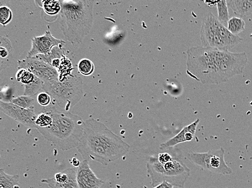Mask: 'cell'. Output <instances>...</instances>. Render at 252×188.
Listing matches in <instances>:
<instances>
[{"label": "cell", "mask_w": 252, "mask_h": 188, "mask_svg": "<svg viewBox=\"0 0 252 188\" xmlns=\"http://www.w3.org/2000/svg\"><path fill=\"white\" fill-rule=\"evenodd\" d=\"M187 74L205 85H218L244 72L248 62L245 52L192 46L187 52Z\"/></svg>", "instance_id": "6da1fadb"}, {"label": "cell", "mask_w": 252, "mask_h": 188, "mask_svg": "<svg viewBox=\"0 0 252 188\" xmlns=\"http://www.w3.org/2000/svg\"><path fill=\"white\" fill-rule=\"evenodd\" d=\"M130 145L94 118L85 122L82 137L77 147L83 160L93 161L107 166L128 153Z\"/></svg>", "instance_id": "7a4b0ae2"}, {"label": "cell", "mask_w": 252, "mask_h": 188, "mask_svg": "<svg viewBox=\"0 0 252 188\" xmlns=\"http://www.w3.org/2000/svg\"><path fill=\"white\" fill-rule=\"evenodd\" d=\"M41 111L49 113L53 119L50 127L36 129L44 138L62 151L77 148L85 127L83 119L76 114L58 110L52 106L43 107Z\"/></svg>", "instance_id": "3957f363"}, {"label": "cell", "mask_w": 252, "mask_h": 188, "mask_svg": "<svg viewBox=\"0 0 252 188\" xmlns=\"http://www.w3.org/2000/svg\"><path fill=\"white\" fill-rule=\"evenodd\" d=\"M60 28L65 39L73 45L82 43L91 32L93 24V8L91 0L60 1Z\"/></svg>", "instance_id": "277c9868"}, {"label": "cell", "mask_w": 252, "mask_h": 188, "mask_svg": "<svg viewBox=\"0 0 252 188\" xmlns=\"http://www.w3.org/2000/svg\"><path fill=\"white\" fill-rule=\"evenodd\" d=\"M146 170L153 187L166 181L176 188H184L191 173L186 164L174 155L164 163L160 162L157 156H151L146 163Z\"/></svg>", "instance_id": "5b68a950"}, {"label": "cell", "mask_w": 252, "mask_h": 188, "mask_svg": "<svg viewBox=\"0 0 252 188\" xmlns=\"http://www.w3.org/2000/svg\"><path fill=\"white\" fill-rule=\"evenodd\" d=\"M200 38L205 48L223 51L233 49L243 40L239 35L231 33L211 12L208 13L203 19Z\"/></svg>", "instance_id": "8992f818"}, {"label": "cell", "mask_w": 252, "mask_h": 188, "mask_svg": "<svg viewBox=\"0 0 252 188\" xmlns=\"http://www.w3.org/2000/svg\"><path fill=\"white\" fill-rule=\"evenodd\" d=\"M43 90L50 95L58 106L67 112L83 98V81L81 77L73 75L63 81L45 83Z\"/></svg>", "instance_id": "52a82bcc"}, {"label": "cell", "mask_w": 252, "mask_h": 188, "mask_svg": "<svg viewBox=\"0 0 252 188\" xmlns=\"http://www.w3.org/2000/svg\"><path fill=\"white\" fill-rule=\"evenodd\" d=\"M224 155V150L220 148L206 153H188L187 159L204 170L215 174L229 175L232 174V169L225 163Z\"/></svg>", "instance_id": "ba28073f"}, {"label": "cell", "mask_w": 252, "mask_h": 188, "mask_svg": "<svg viewBox=\"0 0 252 188\" xmlns=\"http://www.w3.org/2000/svg\"><path fill=\"white\" fill-rule=\"evenodd\" d=\"M18 69L28 70L45 83L59 81V73L46 62L35 57H28L18 61Z\"/></svg>", "instance_id": "9c48e42d"}, {"label": "cell", "mask_w": 252, "mask_h": 188, "mask_svg": "<svg viewBox=\"0 0 252 188\" xmlns=\"http://www.w3.org/2000/svg\"><path fill=\"white\" fill-rule=\"evenodd\" d=\"M0 109L10 118L16 122L22 124L25 127L31 129H36L35 121L38 114L35 113L34 109H26L12 103L0 102Z\"/></svg>", "instance_id": "30bf717a"}, {"label": "cell", "mask_w": 252, "mask_h": 188, "mask_svg": "<svg viewBox=\"0 0 252 188\" xmlns=\"http://www.w3.org/2000/svg\"><path fill=\"white\" fill-rule=\"evenodd\" d=\"M65 44L64 40L55 38L50 30H47L43 35L35 36L32 39L31 49L27 57H33L39 54L49 55L55 47L62 48Z\"/></svg>", "instance_id": "8fae6325"}, {"label": "cell", "mask_w": 252, "mask_h": 188, "mask_svg": "<svg viewBox=\"0 0 252 188\" xmlns=\"http://www.w3.org/2000/svg\"><path fill=\"white\" fill-rule=\"evenodd\" d=\"M76 180L80 188H101L104 183L98 178L86 160H83L77 169Z\"/></svg>", "instance_id": "7c38bea8"}, {"label": "cell", "mask_w": 252, "mask_h": 188, "mask_svg": "<svg viewBox=\"0 0 252 188\" xmlns=\"http://www.w3.org/2000/svg\"><path fill=\"white\" fill-rule=\"evenodd\" d=\"M199 122H200V119H197L195 122L184 128L175 136L160 144L159 149L170 150L180 143L190 142L195 137Z\"/></svg>", "instance_id": "4fadbf2b"}, {"label": "cell", "mask_w": 252, "mask_h": 188, "mask_svg": "<svg viewBox=\"0 0 252 188\" xmlns=\"http://www.w3.org/2000/svg\"><path fill=\"white\" fill-rule=\"evenodd\" d=\"M226 2L234 14L240 18L248 17L252 14V0H228Z\"/></svg>", "instance_id": "5bb4252c"}, {"label": "cell", "mask_w": 252, "mask_h": 188, "mask_svg": "<svg viewBox=\"0 0 252 188\" xmlns=\"http://www.w3.org/2000/svg\"><path fill=\"white\" fill-rule=\"evenodd\" d=\"M20 176L8 175L4 169L0 170V188H20Z\"/></svg>", "instance_id": "9a60e30c"}, {"label": "cell", "mask_w": 252, "mask_h": 188, "mask_svg": "<svg viewBox=\"0 0 252 188\" xmlns=\"http://www.w3.org/2000/svg\"><path fill=\"white\" fill-rule=\"evenodd\" d=\"M41 182L50 188H80L77 185L76 175L73 176L69 181L62 183L57 182L54 178L43 179Z\"/></svg>", "instance_id": "2e32d148"}, {"label": "cell", "mask_w": 252, "mask_h": 188, "mask_svg": "<svg viewBox=\"0 0 252 188\" xmlns=\"http://www.w3.org/2000/svg\"><path fill=\"white\" fill-rule=\"evenodd\" d=\"M45 82L35 76L34 81L24 86V96L32 97L43 89Z\"/></svg>", "instance_id": "e0dca14e"}, {"label": "cell", "mask_w": 252, "mask_h": 188, "mask_svg": "<svg viewBox=\"0 0 252 188\" xmlns=\"http://www.w3.org/2000/svg\"><path fill=\"white\" fill-rule=\"evenodd\" d=\"M227 29L231 33L238 35L245 29V21L242 18L232 17L228 21Z\"/></svg>", "instance_id": "ac0fdd59"}, {"label": "cell", "mask_w": 252, "mask_h": 188, "mask_svg": "<svg viewBox=\"0 0 252 188\" xmlns=\"http://www.w3.org/2000/svg\"><path fill=\"white\" fill-rule=\"evenodd\" d=\"M218 17V19L220 24L224 26L227 25L229 20L228 7L226 1H220L217 4Z\"/></svg>", "instance_id": "d6986e66"}, {"label": "cell", "mask_w": 252, "mask_h": 188, "mask_svg": "<svg viewBox=\"0 0 252 188\" xmlns=\"http://www.w3.org/2000/svg\"><path fill=\"white\" fill-rule=\"evenodd\" d=\"M78 70L81 75L85 76H91L94 70V65L93 61L88 59H83L79 61Z\"/></svg>", "instance_id": "ffe728a7"}, {"label": "cell", "mask_w": 252, "mask_h": 188, "mask_svg": "<svg viewBox=\"0 0 252 188\" xmlns=\"http://www.w3.org/2000/svg\"><path fill=\"white\" fill-rule=\"evenodd\" d=\"M34 100L32 97L22 96L13 98L10 103L26 109H34Z\"/></svg>", "instance_id": "44dd1931"}, {"label": "cell", "mask_w": 252, "mask_h": 188, "mask_svg": "<svg viewBox=\"0 0 252 188\" xmlns=\"http://www.w3.org/2000/svg\"><path fill=\"white\" fill-rule=\"evenodd\" d=\"M52 122L53 119L49 113L41 111L36 119V129L49 127L52 125Z\"/></svg>", "instance_id": "7402d4cb"}, {"label": "cell", "mask_w": 252, "mask_h": 188, "mask_svg": "<svg viewBox=\"0 0 252 188\" xmlns=\"http://www.w3.org/2000/svg\"><path fill=\"white\" fill-rule=\"evenodd\" d=\"M43 8L46 14L55 15L60 13L62 7L60 1H45L43 2Z\"/></svg>", "instance_id": "603a6c76"}, {"label": "cell", "mask_w": 252, "mask_h": 188, "mask_svg": "<svg viewBox=\"0 0 252 188\" xmlns=\"http://www.w3.org/2000/svg\"><path fill=\"white\" fill-rule=\"evenodd\" d=\"M35 76L31 72L25 69L19 70L16 75V78L18 81L24 85L29 84L34 81Z\"/></svg>", "instance_id": "cb8c5ba5"}, {"label": "cell", "mask_w": 252, "mask_h": 188, "mask_svg": "<svg viewBox=\"0 0 252 188\" xmlns=\"http://www.w3.org/2000/svg\"><path fill=\"white\" fill-rule=\"evenodd\" d=\"M13 18V13L9 7L1 6L0 7V23L3 26L8 25Z\"/></svg>", "instance_id": "d4e9b609"}, {"label": "cell", "mask_w": 252, "mask_h": 188, "mask_svg": "<svg viewBox=\"0 0 252 188\" xmlns=\"http://www.w3.org/2000/svg\"><path fill=\"white\" fill-rule=\"evenodd\" d=\"M12 50V46L10 41L6 38H1V48H0V56L1 59L7 58Z\"/></svg>", "instance_id": "484cf974"}, {"label": "cell", "mask_w": 252, "mask_h": 188, "mask_svg": "<svg viewBox=\"0 0 252 188\" xmlns=\"http://www.w3.org/2000/svg\"><path fill=\"white\" fill-rule=\"evenodd\" d=\"M51 97L48 93L44 92L39 94L37 96V101L40 106L47 107L50 106Z\"/></svg>", "instance_id": "4316f807"}, {"label": "cell", "mask_w": 252, "mask_h": 188, "mask_svg": "<svg viewBox=\"0 0 252 188\" xmlns=\"http://www.w3.org/2000/svg\"><path fill=\"white\" fill-rule=\"evenodd\" d=\"M153 188H174V186L170 184L169 182L164 181L159 185L153 187Z\"/></svg>", "instance_id": "83f0119b"}, {"label": "cell", "mask_w": 252, "mask_h": 188, "mask_svg": "<svg viewBox=\"0 0 252 188\" xmlns=\"http://www.w3.org/2000/svg\"><path fill=\"white\" fill-rule=\"evenodd\" d=\"M71 163L72 164L73 166L75 167H78L80 165L81 163L80 161H79L77 159L74 158H73L71 160Z\"/></svg>", "instance_id": "f1b7e54d"}, {"label": "cell", "mask_w": 252, "mask_h": 188, "mask_svg": "<svg viewBox=\"0 0 252 188\" xmlns=\"http://www.w3.org/2000/svg\"></svg>", "instance_id": "f546056e"}]
</instances>
